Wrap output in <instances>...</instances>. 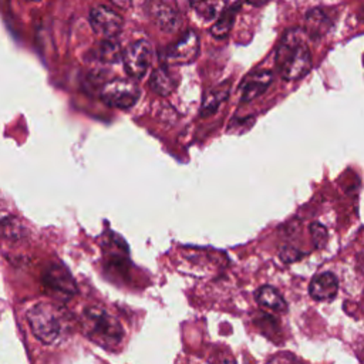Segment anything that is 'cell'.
I'll list each match as a JSON object with an SVG mask.
<instances>
[{"label": "cell", "instance_id": "obj_10", "mask_svg": "<svg viewBox=\"0 0 364 364\" xmlns=\"http://www.w3.org/2000/svg\"><path fill=\"white\" fill-rule=\"evenodd\" d=\"M148 14L152 18V21L166 33L175 31L181 26V17L179 13L172 9L169 4H166L162 0H149L148 4Z\"/></svg>", "mask_w": 364, "mask_h": 364}, {"label": "cell", "instance_id": "obj_9", "mask_svg": "<svg viewBox=\"0 0 364 364\" xmlns=\"http://www.w3.org/2000/svg\"><path fill=\"white\" fill-rule=\"evenodd\" d=\"M273 73L266 68H257L249 73L239 85L240 102H250L260 97L272 84Z\"/></svg>", "mask_w": 364, "mask_h": 364}, {"label": "cell", "instance_id": "obj_20", "mask_svg": "<svg viewBox=\"0 0 364 364\" xmlns=\"http://www.w3.org/2000/svg\"><path fill=\"white\" fill-rule=\"evenodd\" d=\"M310 233H311V237H313V243L317 249H321L323 246H326L328 233H327V229L321 223H317V222L311 223L310 225Z\"/></svg>", "mask_w": 364, "mask_h": 364}, {"label": "cell", "instance_id": "obj_6", "mask_svg": "<svg viewBox=\"0 0 364 364\" xmlns=\"http://www.w3.org/2000/svg\"><path fill=\"white\" fill-rule=\"evenodd\" d=\"M152 60V47L146 40H136L131 43L122 53V61L127 74L131 78H142Z\"/></svg>", "mask_w": 364, "mask_h": 364}, {"label": "cell", "instance_id": "obj_21", "mask_svg": "<svg viewBox=\"0 0 364 364\" xmlns=\"http://www.w3.org/2000/svg\"><path fill=\"white\" fill-rule=\"evenodd\" d=\"M303 255H304V253L299 252V250L294 249V247H284V249L280 252V257H282L284 262H287V263H291V262L299 260Z\"/></svg>", "mask_w": 364, "mask_h": 364}, {"label": "cell", "instance_id": "obj_15", "mask_svg": "<svg viewBox=\"0 0 364 364\" xmlns=\"http://www.w3.org/2000/svg\"><path fill=\"white\" fill-rule=\"evenodd\" d=\"M255 299L259 306L273 311H284L287 307L282 294L272 286L259 287L255 293Z\"/></svg>", "mask_w": 364, "mask_h": 364}, {"label": "cell", "instance_id": "obj_2", "mask_svg": "<svg viewBox=\"0 0 364 364\" xmlns=\"http://www.w3.org/2000/svg\"><path fill=\"white\" fill-rule=\"evenodd\" d=\"M84 321L88 336L104 347L118 344L124 337L119 321L104 309L88 307L84 311Z\"/></svg>", "mask_w": 364, "mask_h": 364}, {"label": "cell", "instance_id": "obj_19", "mask_svg": "<svg viewBox=\"0 0 364 364\" xmlns=\"http://www.w3.org/2000/svg\"><path fill=\"white\" fill-rule=\"evenodd\" d=\"M1 232L7 240H20L27 235L26 228L14 218H7L1 222Z\"/></svg>", "mask_w": 364, "mask_h": 364}, {"label": "cell", "instance_id": "obj_11", "mask_svg": "<svg viewBox=\"0 0 364 364\" xmlns=\"http://www.w3.org/2000/svg\"><path fill=\"white\" fill-rule=\"evenodd\" d=\"M337 290H338V280H337L336 274L331 272H323V273L316 274L311 279L310 286H309L310 296L318 301L333 299L336 296Z\"/></svg>", "mask_w": 364, "mask_h": 364}, {"label": "cell", "instance_id": "obj_14", "mask_svg": "<svg viewBox=\"0 0 364 364\" xmlns=\"http://www.w3.org/2000/svg\"><path fill=\"white\" fill-rule=\"evenodd\" d=\"M229 90H230L229 82H223V84L218 85L216 88L210 90L203 97V102H202V107H200V115L202 117H209V115L215 114L219 109V107L229 97Z\"/></svg>", "mask_w": 364, "mask_h": 364}, {"label": "cell", "instance_id": "obj_16", "mask_svg": "<svg viewBox=\"0 0 364 364\" xmlns=\"http://www.w3.org/2000/svg\"><path fill=\"white\" fill-rule=\"evenodd\" d=\"M149 85L156 94L166 97L175 90L176 80L172 77L171 71L166 67H158L152 71L149 77Z\"/></svg>", "mask_w": 364, "mask_h": 364}, {"label": "cell", "instance_id": "obj_18", "mask_svg": "<svg viewBox=\"0 0 364 364\" xmlns=\"http://www.w3.org/2000/svg\"><path fill=\"white\" fill-rule=\"evenodd\" d=\"M97 57L102 61V63H117L121 57V48L118 41L115 40V37L111 38H105L97 51Z\"/></svg>", "mask_w": 364, "mask_h": 364}, {"label": "cell", "instance_id": "obj_17", "mask_svg": "<svg viewBox=\"0 0 364 364\" xmlns=\"http://www.w3.org/2000/svg\"><path fill=\"white\" fill-rule=\"evenodd\" d=\"M239 9H240L239 1L230 7H225V10L218 16L219 18L216 20V23L210 27V34L216 38H225L232 30V26L235 23V17Z\"/></svg>", "mask_w": 364, "mask_h": 364}, {"label": "cell", "instance_id": "obj_3", "mask_svg": "<svg viewBox=\"0 0 364 364\" xmlns=\"http://www.w3.org/2000/svg\"><path fill=\"white\" fill-rule=\"evenodd\" d=\"M27 321L33 336L46 346L54 344L61 336V320L57 310L47 304L38 303L27 311Z\"/></svg>", "mask_w": 364, "mask_h": 364}, {"label": "cell", "instance_id": "obj_12", "mask_svg": "<svg viewBox=\"0 0 364 364\" xmlns=\"http://www.w3.org/2000/svg\"><path fill=\"white\" fill-rule=\"evenodd\" d=\"M179 9H192L202 20L210 21L226 7L228 0H176Z\"/></svg>", "mask_w": 364, "mask_h": 364}, {"label": "cell", "instance_id": "obj_8", "mask_svg": "<svg viewBox=\"0 0 364 364\" xmlns=\"http://www.w3.org/2000/svg\"><path fill=\"white\" fill-rule=\"evenodd\" d=\"M199 54V37L195 31H186L175 44L166 51V61L169 64H189L196 60Z\"/></svg>", "mask_w": 364, "mask_h": 364}, {"label": "cell", "instance_id": "obj_1", "mask_svg": "<svg viewBox=\"0 0 364 364\" xmlns=\"http://www.w3.org/2000/svg\"><path fill=\"white\" fill-rule=\"evenodd\" d=\"M301 28H290L283 36L276 48V67L287 81L300 80L311 68V54Z\"/></svg>", "mask_w": 364, "mask_h": 364}, {"label": "cell", "instance_id": "obj_7", "mask_svg": "<svg viewBox=\"0 0 364 364\" xmlns=\"http://www.w3.org/2000/svg\"><path fill=\"white\" fill-rule=\"evenodd\" d=\"M91 28L104 38H111L119 34L124 26L121 14L105 6H95L90 11Z\"/></svg>", "mask_w": 364, "mask_h": 364}, {"label": "cell", "instance_id": "obj_23", "mask_svg": "<svg viewBox=\"0 0 364 364\" xmlns=\"http://www.w3.org/2000/svg\"><path fill=\"white\" fill-rule=\"evenodd\" d=\"M249 4H252V6H256V7H259V6H263V4H266L267 1H270V0H246Z\"/></svg>", "mask_w": 364, "mask_h": 364}, {"label": "cell", "instance_id": "obj_4", "mask_svg": "<svg viewBox=\"0 0 364 364\" xmlns=\"http://www.w3.org/2000/svg\"><path fill=\"white\" fill-rule=\"evenodd\" d=\"M139 88L129 80H111L105 82L101 88V98L105 104L128 109L136 104L139 100Z\"/></svg>", "mask_w": 364, "mask_h": 364}, {"label": "cell", "instance_id": "obj_5", "mask_svg": "<svg viewBox=\"0 0 364 364\" xmlns=\"http://www.w3.org/2000/svg\"><path fill=\"white\" fill-rule=\"evenodd\" d=\"M43 284L46 290L64 301L73 299L77 294V286L70 272L61 264H51L43 274Z\"/></svg>", "mask_w": 364, "mask_h": 364}, {"label": "cell", "instance_id": "obj_22", "mask_svg": "<svg viewBox=\"0 0 364 364\" xmlns=\"http://www.w3.org/2000/svg\"><path fill=\"white\" fill-rule=\"evenodd\" d=\"M108 1H111L112 4H115L121 9H128L132 4V0H108Z\"/></svg>", "mask_w": 364, "mask_h": 364}, {"label": "cell", "instance_id": "obj_13", "mask_svg": "<svg viewBox=\"0 0 364 364\" xmlns=\"http://www.w3.org/2000/svg\"><path fill=\"white\" fill-rule=\"evenodd\" d=\"M331 26H333V20L324 9L314 7L307 11L304 33L313 40L323 37L331 28Z\"/></svg>", "mask_w": 364, "mask_h": 364}]
</instances>
